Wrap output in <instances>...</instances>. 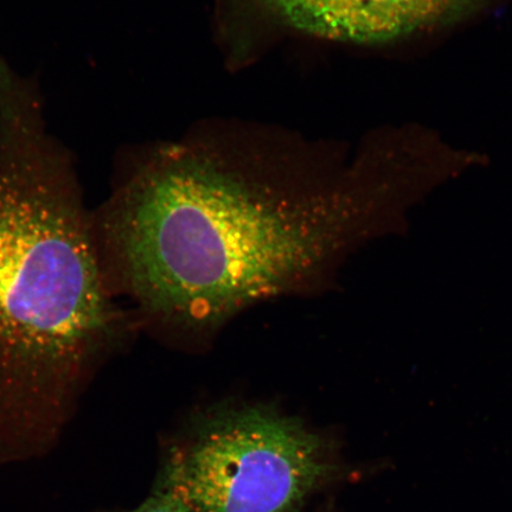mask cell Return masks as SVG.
<instances>
[{"label":"cell","mask_w":512,"mask_h":512,"mask_svg":"<svg viewBox=\"0 0 512 512\" xmlns=\"http://www.w3.org/2000/svg\"><path fill=\"white\" fill-rule=\"evenodd\" d=\"M343 197L288 195L181 158L147 164L94 222L113 290L152 323L202 336L331 274L356 236Z\"/></svg>","instance_id":"1"},{"label":"cell","mask_w":512,"mask_h":512,"mask_svg":"<svg viewBox=\"0 0 512 512\" xmlns=\"http://www.w3.org/2000/svg\"><path fill=\"white\" fill-rule=\"evenodd\" d=\"M126 320L28 91H0V462L47 453Z\"/></svg>","instance_id":"2"},{"label":"cell","mask_w":512,"mask_h":512,"mask_svg":"<svg viewBox=\"0 0 512 512\" xmlns=\"http://www.w3.org/2000/svg\"><path fill=\"white\" fill-rule=\"evenodd\" d=\"M291 27L328 40L386 43L469 15L483 0H253Z\"/></svg>","instance_id":"4"},{"label":"cell","mask_w":512,"mask_h":512,"mask_svg":"<svg viewBox=\"0 0 512 512\" xmlns=\"http://www.w3.org/2000/svg\"><path fill=\"white\" fill-rule=\"evenodd\" d=\"M338 472L329 440L302 419L229 401L191 420L157 486L179 512H299Z\"/></svg>","instance_id":"3"},{"label":"cell","mask_w":512,"mask_h":512,"mask_svg":"<svg viewBox=\"0 0 512 512\" xmlns=\"http://www.w3.org/2000/svg\"><path fill=\"white\" fill-rule=\"evenodd\" d=\"M130 512H179V510L168 492L156 486L153 494L147 497L138 508Z\"/></svg>","instance_id":"5"}]
</instances>
